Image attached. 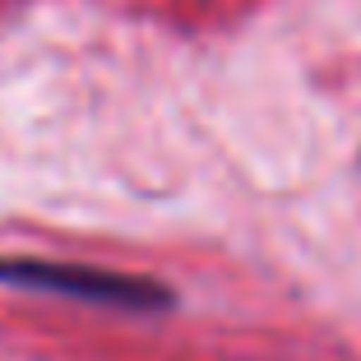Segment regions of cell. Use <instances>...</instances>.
Here are the masks:
<instances>
[{
    "instance_id": "1",
    "label": "cell",
    "mask_w": 361,
    "mask_h": 361,
    "mask_svg": "<svg viewBox=\"0 0 361 361\" xmlns=\"http://www.w3.org/2000/svg\"><path fill=\"white\" fill-rule=\"evenodd\" d=\"M0 283L32 287V292H56L88 306H116V310H162L171 306V292L149 278L106 274L84 264H51V259H5L0 255Z\"/></svg>"
}]
</instances>
